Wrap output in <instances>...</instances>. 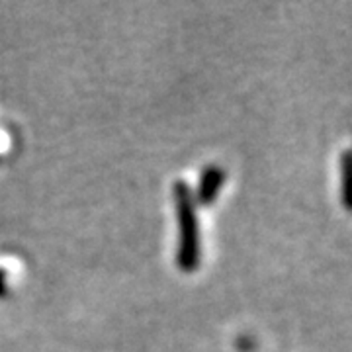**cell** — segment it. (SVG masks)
Returning a JSON list of instances; mask_svg holds the SVG:
<instances>
[{
    "mask_svg": "<svg viewBox=\"0 0 352 352\" xmlns=\"http://www.w3.org/2000/svg\"><path fill=\"white\" fill-rule=\"evenodd\" d=\"M175 208L176 221H178V245H176V266L192 274L198 270L201 263V239L200 221H198V208L188 182L176 180L175 182Z\"/></svg>",
    "mask_w": 352,
    "mask_h": 352,
    "instance_id": "1",
    "label": "cell"
},
{
    "mask_svg": "<svg viewBox=\"0 0 352 352\" xmlns=\"http://www.w3.org/2000/svg\"><path fill=\"white\" fill-rule=\"evenodd\" d=\"M223 182H226V170L221 166H217V164L206 166L200 176L198 194L194 200H198V204H201V206H212L217 200Z\"/></svg>",
    "mask_w": 352,
    "mask_h": 352,
    "instance_id": "2",
    "label": "cell"
},
{
    "mask_svg": "<svg viewBox=\"0 0 352 352\" xmlns=\"http://www.w3.org/2000/svg\"><path fill=\"white\" fill-rule=\"evenodd\" d=\"M340 198L342 206L351 210V151H344L340 157Z\"/></svg>",
    "mask_w": 352,
    "mask_h": 352,
    "instance_id": "3",
    "label": "cell"
},
{
    "mask_svg": "<svg viewBox=\"0 0 352 352\" xmlns=\"http://www.w3.org/2000/svg\"><path fill=\"white\" fill-rule=\"evenodd\" d=\"M6 292V272L4 270H0V296Z\"/></svg>",
    "mask_w": 352,
    "mask_h": 352,
    "instance_id": "4",
    "label": "cell"
}]
</instances>
